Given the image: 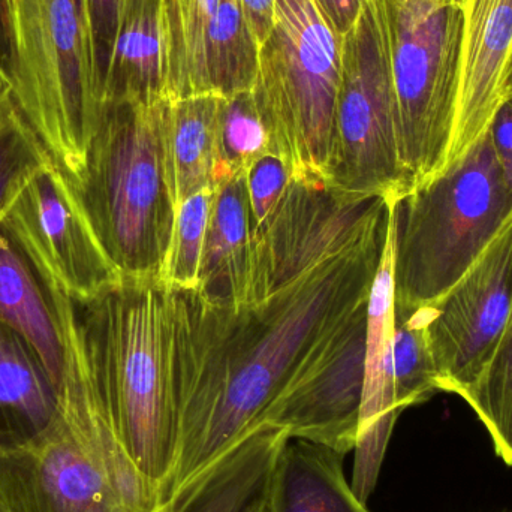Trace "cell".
Wrapping results in <instances>:
<instances>
[{
	"label": "cell",
	"mask_w": 512,
	"mask_h": 512,
	"mask_svg": "<svg viewBox=\"0 0 512 512\" xmlns=\"http://www.w3.org/2000/svg\"><path fill=\"white\" fill-rule=\"evenodd\" d=\"M167 99L162 0H128L114 45L105 102L156 104Z\"/></svg>",
	"instance_id": "e0dca14e"
},
{
	"label": "cell",
	"mask_w": 512,
	"mask_h": 512,
	"mask_svg": "<svg viewBox=\"0 0 512 512\" xmlns=\"http://www.w3.org/2000/svg\"><path fill=\"white\" fill-rule=\"evenodd\" d=\"M240 3L248 18L249 26L261 45L273 27L276 0H240Z\"/></svg>",
	"instance_id": "d6a6232c"
},
{
	"label": "cell",
	"mask_w": 512,
	"mask_h": 512,
	"mask_svg": "<svg viewBox=\"0 0 512 512\" xmlns=\"http://www.w3.org/2000/svg\"><path fill=\"white\" fill-rule=\"evenodd\" d=\"M219 0H162L167 99L209 93L207 45Z\"/></svg>",
	"instance_id": "7402d4cb"
},
{
	"label": "cell",
	"mask_w": 512,
	"mask_h": 512,
	"mask_svg": "<svg viewBox=\"0 0 512 512\" xmlns=\"http://www.w3.org/2000/svg\"><path fill=\"white\" fill-rule=\"evenodd\" d=\"M496 158L512 191V98L499 105L489 126Z\"/></svg>",
	"instance_id": "4dcf8cb0"
},
{
	"label": "cell",
	"mask_w": 512,
	"mask_h": 512,
	"mask_svg": "<svg viewBox=\"0 0 512 512\" xmlns=\"http://www.w3.org/2000/svg\"><path fill=\"white\" fill-rule=\"evenodd\" d=\"M259 42L240 0H219L207 45L209 93L228 98L251 92L258 72Z\"/></svg>",
	"instance_id": "603a6c76"
},
{
	"label": "cell",
	"mask_w": 512,
	"mask_h": 512,
	"mask_svg": "<svg viewBox=\"0 0 512 512\" xmlns=\"http://www.w3.org/2000/svg\"><path fill=\"white\" fill-rule=\"evenodd\" d=\"M343 457L321 444L286 439L268 477L267 512H372L346 480Z\"/></svg>",
	"instance_id": "9a60e30c"
},
{
	"label": "cell",
	"mask_w": 512,
	"mask_h": 512,
	"mask_svg": "<svg viewBox=\"0 0 512 512\" xmlns=\"http://www.w3.org/2000/svg\"><path fill=\"white\" fill-rule=\"evenodd\" d=\"M252 237L246 174H237L216 185L201 264L200 285L195 291L224 294L242 273Z\"/></svg>",
	"instance_id": "44dd1931"
},
{
	"label": "cell",
	"mask_w": 512,
	"mask_h": 512,
	"mask_svg": "<svg viewBox=\"0 0 512 512\" xmlns=\"http://www.w3.org/2000/svg\"><path fill=\"white\" fill-rule=\"evenodd\" d=\"M512 98V53L507 68V80H505V99Z\"/></svg>",
	"instance_id": "d590c367"
},
{
	"label": "cell",
	"mask_w": 512,
	"mask_h": 512,
	"mask_svg": "<svg viewBox=\"0 0 512 512\" xmlns=\"http://www.w3.org/2000/svg\"><path fill=\"white\" fill-rule=\"evenodd\" d=\"M367 312L336 337L265 423L289 439L354 451L363 400Z\"/></svg>",
	"instance_id": "7c38bea8"
},
{
	"label": "cell",
	"mask_w": 512,
	"mask_h": 512,
	"mask_svg": "<svg viewBox=\"0 0 512 512\" xmlns=\"http://www.w3.org/2000/svg\"><path fill=\"white\" fill-rule=\"evenodd\" d=\"M512 53V0H471L463 9L459 98L450 162L489 129L505 101Z\"/></svg>",
	"instance_id": "5bb4252c"
},
{
	"label": "cell",
	"mask_w": 512,
	"mask_h": 512,
	"mask_svg": "<svg viewBox=\"0 0 512 512\" xmlns=\"http://www.w3.org/2000/svg\"><path fill=\"white\" fill-rule=\"evenodd\" d=\"M9 89L51 161L77 182L104 107L84 0H12Z\"/></svg>",
	"instance_id": "8992f818"
},
{
	"label": "cell",
	"mask_w": 512,
	"mask_h": 512,
	"mask_svg": "<svg viewBox=\"0 0 512 512\" xmlns=\"http://www.w3.org/2000/svg\"><path fill=\"white\" fill-rule=\"evenodd\" d=\"M0 77L6 78V80H8V77H6L5 69H3L2 62H0ZM8 83H9V81H8Z\"/></svg>",
	"instance_id": "f35d334b"
},
{
	"label": "cell",
	"mask_w": 512,
	"mask_h": 512,
	"mask_svg": "<svg viewBox=\"0 0 512 512\" xmlns=\"http://www.w3.org/2000/svg\"><path fill=\"white\" fill-rule=\"evenodd\" d=\"M267 152H270V140L252 92L222 98L215 185L237 174H246Z\"/></svg>",
	"instance_id": "4316f807"
},
{
	"label": "cell",
	"mask_w": 512,
	"mask_h": 512,
	"mask_svg": "<svg viewBox=\"0 0 512 512\" xmlns=\"http://www.w3.org/2000/svg\"><path fill=\"white\" fill-rule=\"evenodd\" d=\"M328 186L393 203L411 192L400 156L396 104L375 0H367L343 36Z\"/></svg>",
	"instance_id": "9c48e42d"
},
{
	"label": "cell",
	"mask_w": 512,
	"mask_h": 512,
	"mask_svg": "<svg viewBox=\"0 0 512 512\" xmlns=\"http://www.w3.org/2000/svg\"><path fill=\"white\" fill-rule=\"evenodd\" d=\"M84 2H86L90 32H92L96 66H98L102 90H105L114 45H116L128 0H84Z\"/></svg>",
	"instance_id": "f546056e"
},
{
	"label": "cell",
	"mask_w": 512,
	"mask_h": 512,
	"mask_svg": "<svg viewBox=\"0 0 512 512\" xmlns=\"http://www.w3.org/2000/svg\"><path fill=\"white\" fill-rule=\"evenodd\" d=\"M15 105L11 98V89L6 78L0 77V125L9 116Z\"/></svg>",
	"instance_id": "e575fe53"
},
{
	"label": "cell",
	"mask_w": 512,
	"mask_h": 512,
	"mask_svg": "<svg viewBox=\"0 0 512 512\" xmlns=\"http://www.w3.org/2000/svg\"><path fill=\"white\" fill-rule=\"evenodd\" d=\"M288 436L259 429L174 496V512H249L264 499Z\"/></svg>",
	"instance_id": "ac0fdd59"
},
{
	"label": "cell",
	"mask_w": 512,
	"mask_h": 512,
	"mask_svg": "<svg viewBox=\"0 0 512 512\" xmlns=\"http://www.w3.org/2000/svg\"><path fill=\"white\" fill-rule=\"evenodd\" d=\"M48 159L42 144L14 108L0 125V221L27 179Z\"/></svg>",
	"instance_id": "83f0119b"
},
{
	"label": "cell",
	"mask_w": 512,
	"mask_h": 512,
	"mask_svg": "<svg viewBox=\"0 0 512 512\" xmlns=\"http://www.w3.org/2000/svg\"><path fill=\"white\" fill-rule=\"evenodd\" d=\"M168 504L126 451L86 351L68 346L50 426L24 447L0 454V508L161 512Z\"/></svg>",
	"instance_id": "3957f363"
},
{
	"label": "cell",
	"mask_w": 512,
	"mask_h": 512,
	"mask_svg": "<svg viewBox=\"0 0 512 512\" xmlns=\"http://www.w3.org/2000/svg\"><path fill=\"white\" fill-rule=\"evenodd\" d=\"M343 36L315 0H276L252 96L292 179L328 186Z\"/></svg>",
	"instance_id": "52a82bcc"
},
{
	"label": "cell",
	"mask_w": 512,
	"mask_h": 512,
	"mask_svg": "<svg viewBox=\"0 0 512 512\" xmlns=\"http://www.w3.org/2000/svg\"><path fill=\"white\" fill-rule=\"evenodd\" d=\"M221 104L222 96L213 93L167 101L165 134L177 206L216 186Z\"/></svg>",
	"instance_id": "ffe728a7"
},
{
	"label": "cell",
	"mask_w": 512,
	"mask_h": 512,
	"mask_svg": "<svg viewBox=\"0 0 512 512\" xmlns=\"http://www.w3.org/2000/svg\"><path fill=\"white\" fill-rule=\"evenodd\" d=\"M340 36H345L363 12L367 0H315Z\"/></svg>",
	"instance_id": "1f68e13d"
},
{
	"label": "cell",
	"mask_w": 512,
	"mask_h": 512,
	"mask_svg": "<svg viewBox=\"0 0 512 512\" xmlns=\"http://www.w3.org/2000/svg\"><path fill=\"white\" fill-rule=\"evenodd\" d=\"M0 228L45 285L87 304L123 282L81 203L71 177L51 159L24 183Z\"/></svg>",
	"instance_id": "30bf717a"
},
{
	"label": "cell",
	"mask_w": 512,
	"mask_h": 512,
	"mask_svg": "<svg viewBox=\"0 0 512 512\" xmlns=\"http://www.w3.org/2000/svg\"><path fill=\"white\" fill-rule=\"evenodd\" d=\"M0 321L20 334L59 390L63 340L53 304L33 265L0 228Z\"/></svg>",
	"instance_id": "d6986e66"
},
{
	"label": "cell",
	"mask_w": 512,
	"mask_h": 512,
	"mask_svg": "<svg viewBox=\"0 0 512 512\" xmlns=\"http://www.w3.org/2000/svg\"><path fill=\"white\" fill-rule=\"evenodd\" d=\"M462 399L486 427L498 457L512 466V309L486 369Z\"/></svg>",
	"instance_id": "d4e9b609"
},
{
	"label": "cell",
	"mask_w": 512,
	"mask_h": 512,
	"mask_svg": "<svg viewBox=\"0 0 512 512\" xmlns=\"http://www.w3.org/2000/svg\"><path fill=\"white\" fill-rule=\"evenodd\" d=\"M411 192L450 162L463 11L451 0H375Z\"/></svg>",
	"instance_id": "ba28073f"
},
{
	"label": "cell",
	"mask_w": 512,
	"mask_h": 512,
	"mask_svg": "<svg viewBox=\"0 0 512 512\" xmlns=\"http://www.w3.org/2000/svg\"><path fill=\"white\" fill-rule=\"evenodd\" d=\"M429 316L430 307L411 313L396 312L391 375L394 403L400 412L439 393L438 370L427 339Z\"/></svg>",
	"instance_id": "cb8c5ba5"
},
{
	"label": "cell",
	"mask_w": 512,
	"mask_h": 512,
	"mask_svg": "<svg viewBox=\"0 0 512 512\" xmlns=\"http://www.w3.org/2000/svg\"><path fill=\"white\" fill-rule=\"evenodd\" d=\"M512 309V215L469 270L430 306L439 391L462 397L492 358Z\"/></svg>",
	"instance_id": "8fae6325"
},
{
	"label": "cell",
	"mask_w": 512,
	"mask_h": 512,
	"mask_svg": "<svg viewBox=\"0 0 512 512\" xmlns=\"http://www.w3.org/2000/svg\"><path fill=\"white\" fill-rule=\"evenodd\" d=\"M216 186L186 198L177 210L161 283L173 291H195L200 285L201 264Z\"/></svg>",
	"instance_id": "484cf974"
},
{
	"label": "cell",
	"mask_w": 512,
	"mask_h": 512,
	"mask_svg": "<svg viewBox=\"0 0 512 512\" xmlns=\"http://www.w3.org/2000/svg\"><path fill=\"white\" fill-rule=\"evenodd\" d=\"M292 177L280 156L267 152L246 171L252 230L276 209Z\"/></svg>",
	"instance_id": "f1b7e54d"
},
{
	"label": "cell",
	"mask_w": 512,
	"mask_h": 512,
	"mask_svg": "<svg viewBox=\"0 0 512 512\" xmlns=\"http://www.w3.org/2000/svg\"><path fill=\"white\" fill-rule=\"evenodd\" d=\"M12 0H0V62L8 77L12 62Z\"/></svg>",
	"instance_id": "836d02e7"
},
{
	"label": "cell",
	"mask_w": 512,
	"mask_h": 512,
	"mask_svg": "<svg viewBox=\"0 0 512 512\" xmlns=\"http://www.w3.org/2000/svg\"><path fill=\"white\" fill-rule=\"evenodd\" d=\"M391 201L292 179L224 294L173 291L179 453L171 499L262 429L367 312Z\"/></svg>",
	"instance_id": "6da1fadb"
},
{
	"label": "cell",
	"mask_w": 512,
	"mask_h": 512,
	"mask_svg": "<svg viewBox=\"0 0 512 512\" xmlns=\"http://www.w3.org/2000/svg\"><path fill=\"white\" fill-rule=\"evenodd\" d=\"M56 408L57 387L38 354L0 321V454L38 438Z\"/></svg>",
	"instance_id": "2e32d148"
},
{
	"label": "cell",
	"mask_w": 512,
	"mask_h": 512,
	"mask_svg": "<svg viewBox=\"0 0 512 512\" xmlns=\"http://www.w3.org/2000/svg\"><path fill=\"white\" fill-rule=\"evenodd\" d=\"M508 512H512V511H508Z\"/></svg>",
	"instance_id": "ab89813d"
},
{
	"label": "cell",
	"mask_w": 512,
	"mask_h": 512,
	"mask_svg": "<svg viewBox=\"0 0 512 512\" xmlns=\"http://www.w3.org/2000/svg\"><path fill=\"white\" fill-rule=\"evenodd\" d=\"M167 101L105 102L74 183L123 279L161 282L177 206L168 162Z\"/></svg>",
	"instance_id": "277c9868"
},
{
	"label": "cell",
	"mask_w": 512,
	"mask_h": 512,
	"mask_svg": "<svg viewBox=\"0 0 512 512\" xmlns=\"http://www.w3.org/2000/svg\"><path fill=\"white\" fill-rule=\"evenodd\" d=\"M512 215V191L487 129L430 182L393 203L394 309L430 307Z\"/></svg>",
	"instance_id": "5b68a950"
},
{
	"label": "cell",
	"mask_w": 512,
	"mask_h": 512,
	"mask_svg": "<svg viewBox=\"0 0 512 512\" xmlns=\"http://www.w3.org/2000/svg\"><path fill=\"white\" fill-rule=\"evenodd\" d=\"M393 209V207H391ZM394 248L393 216L390 237L381 267L373 282L367 306L366 363H364L363 400L354 453L352 490L366 504L375 492L385 453L402 412L394 403L391 352L394 325Z\"/></svg>",
	"instance_id": "4fadbf2b"
},
{
	"label": "cell",
	"mask_w": 512,
	"mask_h": 512,
	"mask_svg": "<svg viewBox=\"0 0 512 512\" xmlns=\"http://www.w3.org/2000/svg\"><path fill=\"white\" fill-rule=\"evenodd\" d=\"M78 313L111 421L141 474L170 502L179 453L173 291L161 282L123 279L78 304Z\"/></svg>",
	"instance_id": "7a4b0ae2"
},
{
	"label": "cell",
	"mask_w": 512,
	"mask_h": 512,
	"mask_svg": "<svg viewBox=\"0 0 512 512\" xmlns=\"http://www.w3.org/2000/svg\"><path fill=\"white\" fill-rule=\"evenodd\" d=\"M249 512H267L265 511L264 499H262V501L259 502V504H256L255 507L252 508V510Z\"/></svg>",
	"instance_id": "74e56055"
},
{
	"label": "cell",
	"mask_w": 512,
	"mask_h": 512,
	"mask_svg": "<svg viewBox=\"0 0 512 512\" xmlns=\"http://www.w3.org/2000/svg\"><path fill=\"white\" fill-rule=\"evenodd\" d=\"M451 2H453L454 5L459 6V8L462 9L463 11V9H465L466 6L469 5V2H471V0H451Z\"/></svg>",
	"instance_id": "8d00e7d4"
}]
</instances>
